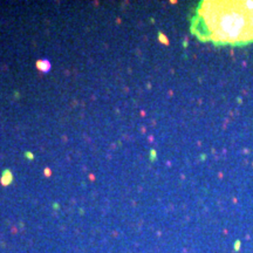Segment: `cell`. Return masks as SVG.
I'll list each match as a JSON object with an SVG mask.
<instances>
[{
  "label": "cell",
  "mask_w": 253,
  "mask_h": 253,
  "mask_svg": "<svg viewBox=\"0 0 253 253\" xmlns=\"http://www.w3.org/2000/svg\"><path fill=\"white\" fill-rule=\"evenodd\" d=\"M50 62L48 60H39L37 62V68L40 70V72H43V73H47L49 69H50Z\"/></svg>",
  "instance_id": "obj_1"
},
{
  "label": "cell",
  "mask_w": 253,
  "mask_h": 253,
  "mask_svg": "<svg viewBox=\"0 0 253 253\" xmlns=\"http://www.w3.org/2000/svg\"><path fill=\"white\" fill-rule=\"evenodd\" d=\"M12 179H13V176H12V173H11V171H8V170L4 171L3 177H1V184L7 185V184H9L11 182H12Z\"/></svg>",
  "instance_id": "obj_2"
}]
</instances>
